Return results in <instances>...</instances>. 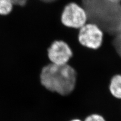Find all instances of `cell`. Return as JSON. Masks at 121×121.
Returning a JSON list of instances; mask_svg holds the SVG:
<instances>
[{
    "instance_id": "cell-7",
    "label": "cell",
    "mask_w": 121,
    "mask_h": 121,
    "mask_svg": "<svg viewBox=\"0 0 121 121\" xmlns=\"http://www.w3.org/2000/svg\"><path fill=\"white\" fill-rule=\"evenodd\" d=\"M107 37L110 40L116 51L121 58V30L115 36L112 37L107 36Z\"/></svg>"
},
{
    "instance_id": "cell-3",
    "label": "cell",
    "mask_w": 121,
    "mask_h": 121,
    "mask_svg": "<svg viewBox=\"0 0 121 121\" xmlns=\"http://www.w3.org/2000/svg\"><path fill=\"white\" fill-rule=\"evenodd\" d=\"M104 33L97 25L86 23L78 30L77 39L82 46L92 50L99 48L103 43Z\"/></svg>"
},
{
    "instance_id": "cell-8",
    "label": "cell",
    "mask_w": 121,
    "mask_h": 121,
    "mask_svg": "<svg viewBox=\"0 0 121 121\" xmlns=\"http://www.w3.org/2000/svg\"><path fill=\"white\" fill-rule=\"evenodd\" d=\"M13 5L10 0H0V14L6 15L9 14L12 10Z\"/></svg>"
},
{
    "instance_id": "cell-6",
    "label": "cell",
    "mask_w": 121,
    "mask_h": 121,
    "mask_svg": "<svg viewBox=\"0 0 121 121\" xmlns=\"http://www.w3.org/2000/svg\"><path fill=\"white\" fill-rule=\"evenodd\" d=\"M108 88L113 97L121 100V74L113 76L109 82Z\"/></svg>"
},
{
    "instance_id": "cell-11",
    "label": "cell",
    "mask_w": 121,
    "mask_h": 121,
    "mask_svg": "<svg viewBox=\"0 0 121 121\" xmlns=\"http://www.w3.org/2000/svg\"><path fill=\"white\" fill-rule=\"evenodd\" d=\"M40 1H43V2H45V3H52V2L56 1L57 0H40Z\"/></svg>"
},
{
    "instance_id": "cell-4",
    "label": "cell",
    "mask_w": 121,
    "mask_h": 121,
    "mask_svg": "<svg viewBox=\"0 0 121 121\" xmlns=\"http://www.w3.org/2000/svg\"><path fill=\"white\" fill-rule=\"evenodd\" d=\"M88 18L82 6L77 4H68L64 8L61 16L63 24L67 27L78 30L87 23Z\"/></svg>"
},
{
    "instance_id": "cell-9",
    "label": "cell",
    "mask_w": 121,
    "mask_h": 121,
    "mask_svg": "<svg viewBox=\"0 0 121 121\" xmlns=\"http://www.w3.org/2000/svg\"><path fill=\"white\" fill-rule=\"evenodd\" d=\"M83 121H106V120L100 115L92 113L86 117Z\"/></svg>"
},
{
    "instance_id": "cell-5",
    "label": "cell",
    "mask_w": 121,
    "mask_h": 121,
    "mask_svg": "<svg viewBox=\"0 0 121 121\" xmlns=\"http://www.w3.org/2000/svg\"><path fill=\"white\" fill-rule=\"evenodd\" d=\"M48 54L51 63L60 65L68 64L73 55L70 45L60 39L53 41L48 48Z\"/></svg>"
},
{
    "instance_id": "cell-10",
    "label": "cell",
    "mask_w": 121,
    "mask_h": 121,
    "mask_svg": "<svg viewBox=\"0 0 121 121\" xmlns=\"http://www.w3.org/2000/svg\"><path fill=\"white\" fill-rule=\"evenodd\" d=\"M13 5H16L20 6H24L28 0H10Z\"/></svg>"
},
{
    "instance_id": "cell-2",
    "label": "cell",
    "mask_w": 121,
    "mask_h": 121,
    "mask_svg": "<svg viewBox=\"0 0 121 121\" xmlns=\"http://www.w3.org/2000/svg\"><path fill=\"white\" fill-rule=\"evenodd\" d=\"M41 84L51 92L65 96L72 92L77 80V73L69 64L45 66L40 75Z\"/></svg>"
},
{
    "instance_id": "cell-13",
    "label": "cell",
    "mask_w": 121,
    "mask_h": 121,
    "mask_svg": "<svg viewBox=\"0 0 121 121\" xmlns=\"http://www.w3.org/2000/svg\"><path fill=\"white\" fill-rule=\"evenodd\" d=\"M70 121H82L80 119H74Z\"/></svg>"
},
{
    "instance_id": "cell-12",
    "label": "cell",
    "mask_w": 121,
    "mask_h": 121,
    "mask_svg": "<svg viewBox=\"0 0 121 121\" xmlns=\"http://www.w3.org/2000/svg\"><path fill=\"white\" fill-rule=\"evenodd\" d=\"M111 2H115V3H121V0H108Z\"/></svg>"
},
{
    "instance_id": "cell-1",
    "label": "cell",
    "mask_w": 121,
    "mask_h": 121,
    "mask_svg": "<svg viewBox=\"0 0 121 121\" xmlns=\"http://www.w3.org/2000/svg\"><path fill=\"white\" fill-rule=\"evenodd\" d=\"M90 22L97 25L104 35L112 37L121 30V3L108 0H82Z\"/></svg>"
}]
</instances>
